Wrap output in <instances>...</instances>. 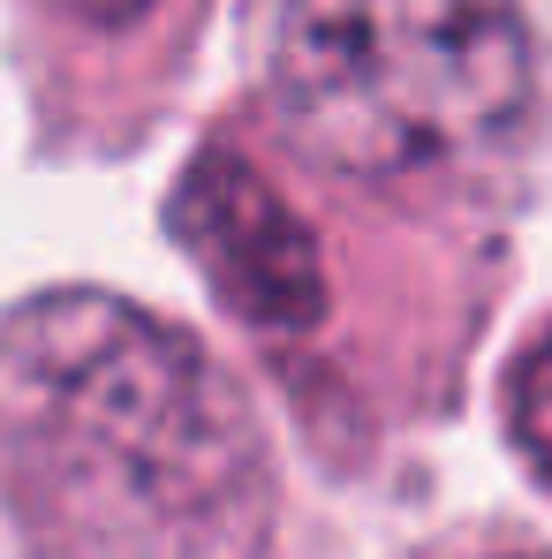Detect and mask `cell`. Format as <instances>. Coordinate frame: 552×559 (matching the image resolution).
I'll use <instances>...</instances> for the list:
<instances>
[{"instance_id": "6da1fadb", "label": "cell", "mask_w": 552, "mask_h": 559, "mask_svg": "<svg viewBox=\"0 0 552 559\" xmlns=\"http://www.w3.org/2000/svg\"><path fill=\"white\" fill-rule=\"evenodd\" d=\"M273 447L189 333L69 287L0 318V514L23 559H266Z\"/></svg>"}, {"instance_id": "7a4b0ae2", "label": "cell", "mask_w": 552, "mask_h": 559, "mask_svg": "<svg viewBox=\"0 0 552 559\" xmlns=\"http://www.w3.org/2000/svg\"><path fill=\"white\" fill-rule=\"evenodd\" d=\"M515 0H287L273 114L287 144L356 189H432L492 167L530 114Z\"/></svg>"}, {"instance_id": "3957f363", "label": "cell", "mask_w": 552, "mask_h": 559, "mask_svg": "<svg viewBox=\"0 0 552 559\" xmlns=\"http://www.w3.org/2000/svg\"><path fill=\"white\" fill-rule=\"evenodd\" d=\"M175 219H183L204 280L235 302V318H250L266 333L318 325V310H326L318 242L258 167H243L235 152H204L183 175Z\"/></svg>"}, {"instance_id": "277c9868", "label": "cell", "mask_w": 552, "mask_h": 559, "mask_svg": "<svg viewBox=\"0 0 552 559\" xmlns=\"http://www.w3.org/2000/svg\"><path fill=\"white\" fill-rule=\"evenodd\" d=\"M507 424H515V447L522 462L552 484V333L515 364V385H507Z\"/></svg>"}, {"instance_id": "5b68a950", "label": "cell", "mask_w": 552, "mask_h": 559, "mask_svg": "<svg viewBox=\"0 0 552 559\" xmlns=\"http://www.w3.org/2000/svg\"><path fill=\"white\" fill-rule=\"evenodd\" d=\"M61 15H77L84 31H129V23H144L160 0H54Z\"/></svg>"}, {"instance_id": "8992f818", "label": "cell", "mask_w": 552, "mask_h": 559, "mask_svg": "<svg viewBox=\"0 0 552 559\" xmlns=\"http://www.w3.org/2000/svg\"><path fill=\"white\" fill-rule=\"evenodd\" d=\"M432 559H545V552H530V545H484V552H432Z\"/></svg>"}]
</instances>
